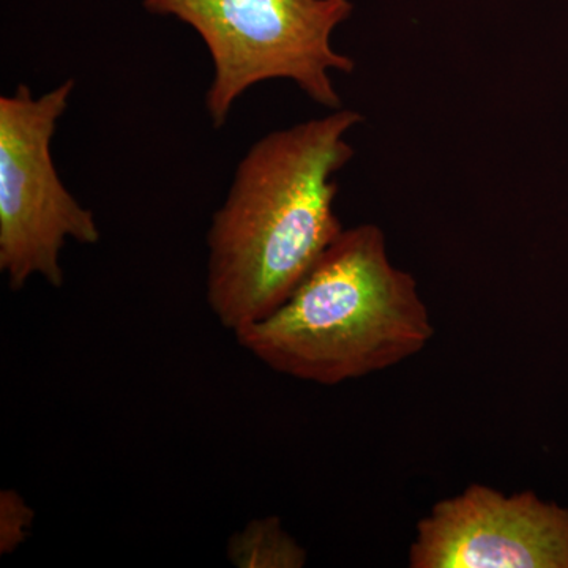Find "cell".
<instances>
[{"label": "cell", "instance_id": "obj_1", "mask_svg": "<svg viewBox=\"0 0 568 568\" xmlns=\"http://www.w3.org/2000/svg\"><path fill=\"white\" fill-rule=\"evenodd\" d=\"M361 112L335 110L265 134L237 164L207 231L205 297L227 331L260 323L291 297L343 233L334 175Z\"/></svg>", "mask_w": 568, "mask_h": 568}, {"label": "cell", "instance_id": "obj_2", "mask_svg": "<svg viewBox=\"0 0 568 568\" xmlns=\"http://www.w3.org/2000/svg\"><path fill=\"white\" fill-rule=\"evenodd\" d=\"M234 335L280 375L331 387L422 353L435 327L416 278L392 264L383 230L361 224L339 234L278 310Z\"/></svg>", "mask_w": 568, "mask_h": 568}, {"label": "cell", "instance_id": "obj_3", "mask_svg": "<svg viewBox=\"0 0 568 568\" xmlns=\"http://www.w3.org/2000/svg\"><path fill=\"white\" fill-rule=\"evenodd\" d=\"M159 17L185 22L203 39L213 63L205 110L222 129L233 104L254 84L290 80L313 102L339 110L331 71L353 73L332 33L353 13L349 0H142Z\"/></svg>", "mask_w": 568, "mask_h": 568}, {"label": "cell", "instance_id": "obj_4", "mask_svg": "<svg viewBox=\"0 0 568 568\" xmlns=\"http://www.w3.org/2000/svg\"><path fill=\"white\" fill-rule=\"evenodd\" d=\"M74 81L33 97L26 84L0 97V272L13 291L32 276L61 287L65 242L99 244L95 215L63 186L51 156Z\"/></svg>", "mask_w": 568, "mask_h": 568}, {"label": "cell", "instance_id": "obj_5", "mask_svg": "<svg viewBox=\"0 0 568 568\" xmlns=\"http://www.w3.org/2000/svg\"><path fill=\"white\" fill-rule=\"evenodd\" d=\"M413 568H568V508L473 484L417 523Z\"/></svg>", "mask_w": 568, "mask_h": 568}, {"label": "cell", "instance_id": "obj_6", "mask_svg": "<svg viewBox=\"0 0 568 568\" xmlns=\"http://www.w3.org/2000/svg\"><path fill=\"white\" fill-rule=\"evenodd\" d=\"M227 559L237 568H302L308 552L278 517L252 519L230 537Z\"/></svg>", "mask_w": 568, "mask_h": 568}, {"label": "cell", "instance_id": "obj_7", "mask_svg": "<svg viewBox=\"0 0 568 568\" xmlns=\"http://www.w3.org/2000/svg\"><path fill=\"white\" fill-rule=\"evenodd\" d=\"M33 518L36 511L17 489L0 491V555H11L28 540Z\"/></svg>", "mask_w": 568, "mask_h": 568}]
</instances>
